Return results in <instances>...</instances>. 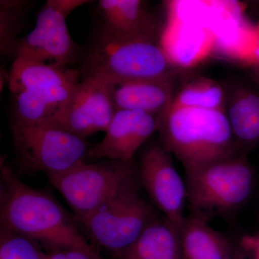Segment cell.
<instances>
[{
  "label": "cell",
  "instance_id": "6da1fadb",
  "mask_svg": "<svg viewBox=\"0 0 259 259\" xmlns=\"http://www.w3.org/2000/svg\"><path fill=\"white\" fill-rule=\"evenodd\" d=\"M0 224L8 230L40 243L48 251L79 248L93 250L82 232L53 194L25 185L6 159L0 160Z\"/></svg>",
  "mask_w": 259,
  "mask_h": 259
},
{
  "label": "cell",
  "instance_id": "7a4b0ae2",
  "mask_svg": "<svg viewBox=\"0 0 259 259\" xmlns=\"http://www.w3.org/2000/svg\"><path fill=\"white\" fill-rule=\"evenodd\" d=\"M158 132L159 142L185 171L244 153L225 112L171 107Z\"/></svg>",
  "mask_w": 259,
  "mask_h": 259
},
{
  "label": "cell",
  "instance_id": "3957f363",
  "mask_svg": "<svg viewBox=\"0 0 259 259\" xmlns=\"http://www.w3.org/2000/svg\"><path fill=\"white\" fill-rule=\"evenodd\" d=\"M78 70L18 57L9 73L14 122L54 120L68 105L79 81Z\"/></svg>",
  "mask_w": 259,
  "mask_h": 259
},
{
  "label": "cell",
  "instance_id": "277c9868",
  "mask_svg": "<svg viewBox=\"0 0 259 259\" xmlns=\"http://www.w3.org/2000/svg\"><path fill=\"white\" fill-rule=\"evenodd\" d=\"M185 181L191 214L208 222L243 207L253 193L256 179L248 154L242 153L185 171Z\"/></svg>",
  "mask_w": 259,
  "mask_h": 259
},
{
  "label": "cell",
  "instance_id": "5b68a950",
  "mask_svg": "<svg viewBox=\"0 0 259 259\" xmlns=\"http://www.w3.org/2000/svg\"><path fill=\"white\" fill-rule=\"evenodd\" d=\"M182 70L175 67L155 40H120L95 35L85 53L83 79L107 84L166 77Z\"/></svg>",
  "mask_w": 259,
  "mask_h": 259
},
{
  "label": "cell",
  "instance_id": "8992f818",
  "mask_svg": "<svg viewBox=\"0 0 259 259\" xmlns=\"http://www.w3.org/2000/svg\"><path fill=\"white\" fill-rule=\"evenodd\" d=\"M75 218L88 215L130 191L141 188L138 161L102 159L82 161L60 174L47 175Z\"/></svg>",
  "mask_w": 259,
  "mask_h": 259
},
{
  "label": "cell",
  "instance_id": "52a82bcc",
  "mask_svg": "<svg viewBox=\"0 0 259 259\" xmlns=\"http://www.w3.org/2000/svg\"><path fill=\"white\" fill-rule=\"evenodd\" d=\"M15 152L20 165L30 173L60 174L84 161L86 139L71 134L53 121L13 125Z\"/></svg>",
  "mask_w": 259,
  "mask_h": 259
},
{
  "label": "cell",
  "instance_id": "ba28073f",
  "mask_svg": "<svg viewBox=\"0 0 259 259\" xmlns=\"http://www.w3.org/2000/svg\"><path fill=\"white\" fill-rule=\"evenodd\" d=\"M156 216L140 190H134L85 217L74 218L92 241L115 255L132 244Z\"/></svg>",
  "mask_w": 259,
  "mask_h": 259
},
{
  "label": "cell",
  "instance_id": "9c48e42d",
  "mask_svg": "<svg viewBox=\"0 0 259 259\" xmlns=\"http://www.w3.org/2000/svg\"><path fill=\"white\" fill-rule=\"evenodd\" d=\"M91 1L48 0L37 17L35 28L20 37L11 56L27 58L61 67L77 60L81 49L70 35L66 18L70 13Z\"/></svg>",
  "mask_w": 259,
  "mask_h": 259
},
{
  "label": "cell",
  "instance_id": "30bf717a",
  "mask_svg": "<svg viewBox=\"0 0 259 259\" xmlns=\"http://www.w3.org/2000/svg\"><path fill=\"white\" fill-rule=\"evenodd\" d=\"M138 164L141 187L163 215L180 231L185 218L187 188L172 155L159 141H152L143 148Z\"/></svg>",
  "mask_w": 259,
  "mask_h": 259
},
{
  "label": "cell",
  "instance_id": "8fae6325",
  "mask_svg": "<svg viewBox=\"0 0 259 259\" xmlns=\"http://www.w3.org/2000/svg\"><path fill=\"white\" fill-rule=\"evenodd\" d=\"M115 112L110 84L83 79L64 110L51 121L86 139L97 133L105 132Z\"/></svg>",
  "mask_w": 259,
  "mask_h": 259
},
{
  "label": "cell",
  "instance_id": "7c38bea8",
  "mask_svg": "<svg viewBox=\"0 0 259 259\" xmlns=\"http://www.w3.org/2000/svg\"><path fill=\"white\" fill-rule=\"evenodd\" d=\"M161 118L137 110H117L105 137L89 150L88 158L131 161L136 153L158 131Z\"/></svg>",
  "mask_w": 259,
  "mask_h": 259
},
{
  "label": "cell",
  "instance_id": "4fadbf2b",
  "mask_svg": "<svg viewBox=\"0 0 259 259\" xmlns=\"http://www.w3.org/2000/svg\"><path fill=\"white\" fill-rule=\"evenodd\" d=\"M97 11L100 18L97 35L114 40L156 41L157 25L147 2L100 0Z\"/></svg>",
  "mask_w": 259,
  "mask_h": 259
},
{
  "label": "cell",
  "instance_id": "5bb4252c",
  "mask_svg": "<svg viewBox=\"0 0 259 259\" xmlns=\"http://www.w3.org/2000/svg\"><path fill=\"white\" fill-rule=\"evenodd\" d=\"M180 71L156 79L136 80L110 85L115 110H137L162 119L173 103Z\"/></svg>",
  "mask_w": 259,
  "mask_h": 259
},
{
  "label": "cell",
  "instance_id": "9a60e30c",
  "mask_svg": "<svg viewBox=\"0 0 259 259\" xmlns=\"http://www.w3.org/2000/svg\"><path fill=\"white\" fill-rule=\"evenodd\" d=\"M162 49L177 69L192 67L214 51L212 30L199 24L170 17L163 31Z\"/></svg>",
  "mask_w": 259,
  "mask_h": 259
},
{
  "label": "cell",
  "instance_id": "2e32d148",
  "mask_svg": "<svg viewBox=\"0 0 259 259\" xmlns=\"http://www.w3.org/2000/svg\"><path fill=\"white\" fill-rule=\"evenodd\" d=\"M228 91L226 113L243 152L259 146V88L236 84Z\"/></svg>",
  "mask_w": 259,
  "mask_h": 259
},
{
  "label": "cell",
  "instance_id": "e0dca14e",
  "mask_svg": "<svg viewBox=\"0 0 259 259\" xmlns=\"http://www.w3.org/2000/svg\"><path fill=\"white\" fill-rule=\"evenodd\" d=\"M116 259H183L180 232L164 216H156Z\"/></svg>",
  "mask_w": 259,
  "mask_h": 259
},
{
  "label": "cell",
  "instance_id": "ac0fdd59",
  "mask_svg": "<svg viewBox=\"0 0 259 259\" xmlns=\"http://www.w3.org/2000/svg\"><path fill=\"white\" fill-rule=\"evenodd\" d=\"M179 232L183 259H233L235 245L202 218L190 214Z\"/></svg>",
  "mask_w": 259,
  "mask_h": 259
},
{
  "label": "cell",
  "instance_id": "d6986e66",
  "mask_svg": "<svg viewBox=\"0 0 259 259\" xmlns=\"http://www.w3.org/2000/svg\"><path fill=\"white\" fill-rule=\"evenodd\" d=\"M228 91L222 83L204 76L186 80L177 90L171 107L226 112Z\"/></svg>",
  "mask_w": 259,
  "mask_h": 259
},
{
  "label": "cell",
  "instance_id": "ffe728a7",
  "mask_svg": "<svg viewBox=\"0 0 259 259\" xmlns=\"http://www.w3.org/2000/svg\"><path fill=\"white\" fill-rule=\"evenodd\" d=\"M31 1H0V49L3 55L11 56L19 34L23 27L25 11Z\"/></svg>",
  "mask_w": 259,
  "mask_h": 259
},
{
  "label": "cell",
  "instance_id": "44dd1931",
  "mask_svg": "<svg viewBox=\"0 0 259 259\" xmlns=\"http://www.w3.org/2000/svg\"><path fill=\"white\" fill-rule=\"evenodd\" d=\"M0 259H44L36 242L8 230L0 231Z\"/></svg>",
  "mask_w": 259,
  "mask_h": 259
},
{
  "label": "cell",
  "instance_id": "7402d4cb",
  "mask_svg": "<svg viewBox=\"0 0 259 259\" xmlns=\"http://www.w3.org/2000/svg\"><path fill=\"white\" fill-rule=\"evenodd\" d=\"M44 259H103L96 250L68 248L51 250L44 253Z\"/></svg>",
  "mask_w": 259,
  "mask_h": 259
},
{
  "label": "cell",
  "instance_id": "603a6c76",
  "mask_svg": "<svg viewBox=\"0 0 259 259\" xmlns=\"http://www.w3.org/2000/svg\"><path fill=\"white\" fill-rule=\"evenodd\" d=\"M239 245L250 258L259 259V234L243 237Z\"/></svg>",
  "mask_w": 259,
  "mask_h": 259
},
{
  "label": "cell",
  "instance_id": "cb8c5ba5",
  "mask_svg": "<svg viewBox=\"0 0 259 259\" xmlns=\"http://www.w3.org/2000/svg\"><path fill=\"white\" fill-rule=\"evenodd\" d=\"M250 60H251V61H250L251 65L259 63V35L257 38L256 44L253 46Z\"/></svg>",
  "mask_w": 259,
  "mask_h": 259
},
{
  "label": "cell",
  "instance_id": "d4e9b609",
  "mask_svg": "<svg viewBox=\"0 0 259 259\" xmlns=\"http://www.w3.org/2000/svg\"><path fill=\"white\" fill-rule=\"evenodd\" d=\"M233 259H251L249 255L245 251L240 245L235 246L234 255Z\"/></svg>",
  "mask_w": 259,
  "mask_h": 259
},
{
  "label": "cell",
  "instance_id": "484cf974",
  "mask_svg": "<svg viewBox=\"0 0 259 259\" xmlns=\"http://www.w3.org/2000/svg\"><path fill=\"white\" fill-rule=\"evenodd\" d=\"M251 76L255 86L259 88V63L251 65Z\"/></svg>",
  "mask_w": 259,
  "mask_h": 259
}]
</instances>
